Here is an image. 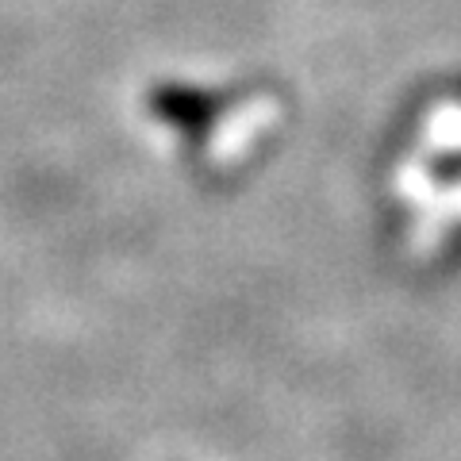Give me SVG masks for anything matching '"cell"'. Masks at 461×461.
Here are the masks:
<instances>
[{
	"instance_id": "cell-1",
	"label": "cell",
	"mask_w": 461,
	"mask_h": 461,
	"mask_svg": "<svg viewBox=\"0 0 461 461\" xmlns=\"http://www.w3.org/2000/svg\"><path fill=\"white\" fill-rule=\"evenodd\" d=\"M154 108L162 112L173 127H196L215 112L212 100L200 96V93H162L154 100Z\"/></svg>"
}]
</instances>
